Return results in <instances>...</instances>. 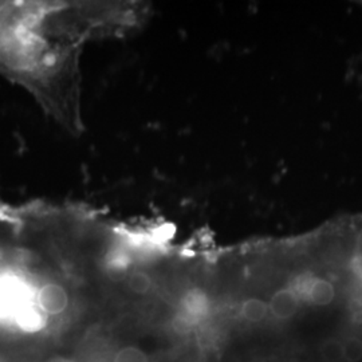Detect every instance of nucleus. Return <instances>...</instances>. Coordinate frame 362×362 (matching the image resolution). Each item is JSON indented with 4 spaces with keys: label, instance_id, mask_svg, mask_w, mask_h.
Returning <instances> with one entry per match:
<instances>
[{
    "label": "nucleus",
    "instance_id": "obj_7",
    "mask_svg": "<svg viewBox=\"0 0 362 362\" xmlns=\"http://www.w3.org/2000/svg\"><path fill=\"white\" fill-rule=\"evenodd\" d=\"M130 293L136 296H146L153 286L151 275L145 272H133L127 279Z\"/></svg>",
    "mask_w": 362,
    "mask_h": 362
},
{
    "label": "nucleus",
    "instance_id": "obj_9",
    "mask_svg": "<svg viewBox=\"0 0 362 362\" xmlns=\"http://www.w3.org/2000/svg\"><path fill=\"white\" fill-rule=\"evenodd\" d=\"M258 362H269V361H258Z\"/></svg>",
    "mask_w": 362,
    "mask_h": 362
},
{
    "label": "nucleus",
    "instance_id": "obj_4",
    "mask_svg": "<svg viewBox=\"0 0 362 362\" xmlns=\"http://www.w3.org/2000/svg\"><path fill=\"white\" fill-rule=\"evenodd\" d=\"M337 298L336 286L325 278H315L314 284L311 286L310 293L308 296V300L314 306L318 308H327L334 303Z\"/></svg>",
    "mask_w": 362,
    "mask_h": 362
},
{
    "label": "nucleus",
    "instance_id": "obj_2",
    "mask_svg": "<svg viewBox=\"0 0 362 362\" xmlns=\"http://www.w3.org/2000/svg\"><path fill=\"white\" fill-rule=\"evenodd\" d=\"M35 302L39 309L47 315H61L70 306V294L61 282L47 281L39 286Z\"/></svg>",
    "mask_w": 362,
    "mask_h": 362
},
{
    "label": "nucleus",
    "instance_id": "obj_5",
    "mask_svg": "<svg viewBox=\"0 0 362 362\" xmlns=\"http://www.w3.org/2000/svg\"><path fill=\"white\" fill-rule=\"evenodd\" d=\"M181 306L185 318H191L192 321L197 318H203L207 314L209 302L208 298L202 290H191L185 293L181 300Z\"/></svg>",
    "mask_w": 362,
    "mask_h": 362
},
{
    "label": "nucleus",
    "instance_id": "obj_3",
    "mask_svg": "<svg viewBox=\"0 0 362 362\" xmlns=\"http://www.w3.org/2000/svg\"><path fill=\"white\" fill-rule=\"evenodd\" d=\"M299 299L297 293L291 288H281L272 294L270 310L279 320H290L297 314Z\"/></svg>",
    "mask_w": 362,
    "mask_h": 362
},
{
    "label": "nucleus",
    "instance_id": "obj_8",
    "mask_svg": "<svg viewBox=\"0 0 362 362\" xmlns=\"http://www.w3.org/2000/svg\"><path fill=\"white\" fill-rule=\"evenodd\" d=\"M113 362H149V358L144 350L130 345L118 350Z\"/></svg>",
    "mask_w": 362,
    "mask_h": 362
},
{
    "label": "nucleus",
    "instance_id": "obj_6",
    "mask_svg": "<svg viewBox=\"0 0 362 362\" xmlns=\"http://www.w3.org/2000/svg\"><path fill=\"white\" fill-rule=\"evenodd\" d=\"M240 313L243 315V318L247 320L248 322H254L258 324L260 321H263L269 313V305L259 298H250L243 302Z\"/></svg>",
    "mask_w": 362,
    "mask_h": 362
},
{
    "label": "nucleus",
    "instance_id": "obj_1",
    "mask_svg": "<svg viewBox=\"0 0 362 362\" xmlns=\"http://www.w3.org/2000/svg\"><path fill=\"white\" fill-rule=\"evenodd\" d=\"M127 22L104 3L0 0V76L27 91L71 136L83 133L81 57L85 45Z\"/></svg>",
    "mask_w": 362,
    "mask_h": 362
}]
</instances>
